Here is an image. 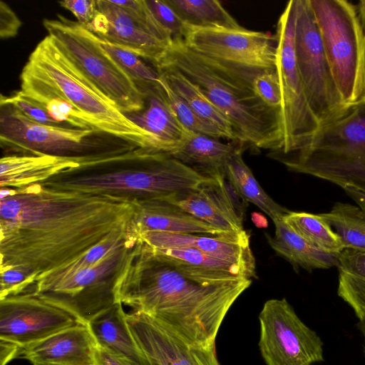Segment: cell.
<instances>
[{
    "instance_id": "1",
    "label": "cell",
    "mask_w": 365,
    "mask_h": 365,
    "mask_svg": "<svg viewBox=\"0 0 365 365\" xmlns=\"http://www.w3.org/2000/svg\"><path fill=\"white\" fill-rule=\"evenodd\" d=\"M134 206L111 197L34 184L0 190V270L38 278L133 224Z\"/></svg>"
},
{
    "instance_id": "2",
    "label": "cell",
    "mask_w": 365,
    "mask_h": 365,
    "mask_svg": "<svg viewBox=\"0 0 365 365\" xmlns=\"http://www.w3.org/2000/svg\"><path fill=\"white\" fill-rule=\"evenodd\" d=\"M252 279L170 259L141 240L120 278L118 301L194 346L210 348L228 310Z\"/></svg>"
},
{
    "instance_id": "3",
    "label": "cell",
    "mask_w": 365,
    "mask_h": 365,
    "mask_svg": "<svg viewBox=\"0 0 365 365\" xmlns=\"http://www.w3.org/2000/svg\"><path fill=\"white\" fill-rule=\"evenodd\" d=\"M209 178L167 153L136 148L63 170L38 184L133 204L163 200L173 193L196 188Z\"/></svg>"
},
{
    "instance_id": "4",
    "label": "cell",
    "mask_w": 365,
    "mask_h": 365,
    "mask_svg": "<svg viewBox=\"0 0 365 365\" xmlns=\"http://www.w3.org/2000/svg\"><path fill=\"white\" fill-rule=\"evenodd\" d=\"M154 67L176 69L196 84L230 120L239 143L275 152L282 145L281 112L265 105L255 94L257 75L238 71L190 50L175 38Z\"/></svg>"
},
{
    "instance_id": "5",
    "label": "cell",
    "mask_w": 365,
    "mask_h": 365,
    "mask_svg": "<svg viewBox=\"0 0 365 365\" xmlns=\"http://www.w3.org/2000/svg\"><path fill=\"white\" fill-rule=\"evenodd\" d=\"M140 240L133 223L85 254L39 277L29 292L69 312L86 324L118 302L120 278Z\"/></svg>"
},
{
    "instance_id": "6",
    "label": "cell",
    "mask_w": 365,
    "mask_h": 365,
    "mask_svg": "<svg viewBox=\"0 0 365 365\" xmlns=\"http://www.w3.org/2000/svg\"><path fill=\"white\" fill-rule=\"evenodd\" d=\"M273 159L292 172L365 192V98L320 125L305 145Z\"/></svg>"
},
{
    "instance_id": "7",
    "label": "cell",
    "mask_w": 365,
    "mask_h": 365,
    "mask_svg": "<svg viewBox=\"0 0 365 365\" xmlns=\"http://www.w3.org/2000/svg\"><path fill=\"white\" fill-rule=\"evenodd\" d=\"M51 86L93 128L140 148L153 150L150 136L122 113L65 55L44 37L23 68Z\"/></svg>"
},
{
    "instance_id": "8",
    "label": "cell",
    "mask_w": 365,
    "mask_h": 365,
    "mask_svg": "<svg viewBox=\"0 0 365 365\" xmlns=\"http://www.w3.org/2000/svg\"><path fill=\"white\" fill-rule=\"evenodd\" d=\"M0 142L2 148L21 155H53L76 160L81 165L136 148L96 129L31 121L9 105H0Z\"/></svg>"
},
{
    "instance_id": "9",
    "label": "cell",
    "mask_w": 365,
    "mask_h": 365,
    "mask_svg": "<svg viewBox=\"0 0 365 365\" xmlns=\"http://www.w3.org/2000/svg\"><path fill=\"white\" fill-rule=\"evenodd\" d=\"M334 83L346 105L365 98V34L356 6L309 0Z\"/></svg>"
},
{
    "instance_id": "10",
    "label": "cell",
    "mask_w": 365,
    "mask_h": 365,
    "mask_svg": "<svg viewBox=\"0 0 365 365\" xmlns=\"http://www.w3.org/2000/svg\"><path fill=\"white\" fill-rule=\"evenodd\" d=\"M43 26L65 55L122 113L144 108L145 96L96 34L60 14L56 19H43Z\"/></svg>"
},
{
    "instance_id": "11",
    "label": "cell",
    "mask_w": 365,
    "mask_h": 365,
    "mask_svg": "<svg viewBox=\"0 0 365 365\" xmlns=\"http://www.w3.org/2000/svg\"><path fill=\"white\" fill-rule=\"evenodd\" d=\"M295 16V0H290L279 18L275 34L276 71L282 95V145L280 150L269 152V156L272 158L299 150L309 141L319 127L308 102L297 66Z\"/></svg>"
},
{
    "instance_id": "12",
    "label": "cell",
    "mask_w": 365,
    "mask_h": 365,
    "mask_svg": "<svg viewBox=\"0 0 365 365\" xmlns=\"http://www.w3.org/2000/svg\"><path fill=\"white\" fill-rule=\"evenodd\" d=\"M294 53L311 109L319 125L346 105L334 83L309 0H295Z\"/></svg>"
},
{
    "instance_id": "13",
    "label": "cell",
    "mask_w": 365,
    "mask_h": 365,
    "mask_svg": "<svg viewBox=\"0 0 365 365\" xmlns=\"http://www.w3.org/2000/svg\"><path fill=\"white\" fill-rule=\"evenodd\" d=\"M182 40L197 54L238 71L258 75L276 70L275 34L243 27L205 28L186 24Z\"/></svg>"
},
{
    "instance_id": "14",
    "label": "cell",
    "mask_w": 365,
    "mask_h": 365,
    "mask_svg": "<svg viewBox=\"0 0 365 365\" xmlns=\"http://www.w3.org/2000/svg\"><path fill=\"white\" fill-rule=\"evenodd\" d=\"M259 321V349L266 365H314L324 361L320 336L285 298L266 301Z\"/></svg>"
},
{
    "instance_id": "15",
    "label": "cell",
    "mask_w": 365,
    "mask_h": 365,
    "mask_svg": "<svg viewBox=\"0 0 365 365\" xmlns=\"http://www.w3.org/2000/svg\"><path fill=\"white\" fill-rule=\"evenodd\" d=\"M80 324L73 314L31 292L0 299V339L21 348Z\"/></svg>"
},
{
    "instance_id": "16",
    "label": "cell",
    "mask_w": 365,
    "mask_h": 365,
    "mask_svg": "<svg viewBox=\"0 0 365 365\" xmlns=\"http://www.w3.org/2000/svg\"><path fill=\"white\" fill-rule=\"evenodd\" d=\"M129 328L148 365H220L215 346L188 344L153 318L133 312L127 314Z\"/></svg>"
},
{
    "instance_id": "17",
    "label": "cell",
    "mask_w": 365,
    "mask_h": 365,
    "mask_svg": "<svg viewBox=\"0 0 365 365\" xmlns=\"http://www.w3.org/2000/svg\"><path fill=\"white\" fill-rule=\"evenodd\" d=\"M98 13L87 26L100 38L129 51L154 65L168 47L142 28L113 0H97Z\"/></svg>"
},
{
    "instance_id": "18",
    "label": "cell",
    "mask_w": 365,
    "mask_h": 365,
    "mask_svg": "<svg viewBox=\"0 0 365 365\" xmlns=\"http://www.w3.org/2000/svg\"><path fill=\"white\" fill-rule=\"evenodd\" d=\"M140 239L155 249L191 248L245 268L252 278L257 277L255 259L245 235H213L202 233L145 232Z\"/></svg>"
},
{
    "instance_id": "19",
    "label": "cell",
    "mask_w": 365,
    "mask_h": 365,
    "mask_svg": "<svg viewBox=\"0 0 365 365\" xmlns=\"http://www.w3.org/2000/svg\"><path fill=\"white\" fill-rule=\"evenodd\" d=\"M96 341L87 324L63 329L21 349L33 365H95Z\"/></svg>"
},
{
    "instance_id": "20",
    "label": "cell",
    "mask_w": 365,
    "mask_h": 365,
    "mask_svg": "<svg viewBox=\"0 0 365 365\" xmlns=\"http://www.w3.org/2000/svg\"><path fill=\"white\" fill-rule=\"evenodd\" d=\"M196 188L170 195L163 200L177 205L195 217L225 232L244 235L243 221L236 215L213 177Z\"/></svg>"
},
{
    "instance_id": "21",
    "label": "cell",
    "mask_w": 365,
    "mask_h": 365,
    "mask_svg": "<svg viewBox=\"0 0 365 365\" xmlns=\"http://www.w3.org/2000/svg\"><path fill=\"white\" fill-rule=\"evenodd\" d=\"M125 115L150 136L154 150L170 155L182 145L189 131L174 115L161 86L145 96L143 110Z\"/></svg>"
},
{
    "instance_id": "22",
    "label": "cell",
    "mask_w": 365,
    "mask_h": 365,
    "mask_svg": "<svg viewBox=\"0 0 365 365\" xmlns=\"http://www.w3.org/2000/svg\"><path fill=\"white\" fill-rule=\"evenodd\" d=\"M133 205V227L138 235L145 232L234 235L216 228L165 200H150Z\"/></svg>"
},
{
    "instance_id": "23",
    "label": "cell",
    "mask_w": 365,
    "mask_h": 365,
    "mask_svg": "<svg viewBox=\"0 0 365 365\" xmlns=\"http://www.w3.org/2000/svg\"><path fill=\"white\" fill-rule=\"evenodd\" d=\"M97 346L121 357L132 365H148L127 322L123 304L118 302L87 324Z\"/></svg>"
},
{
    "instance_id": "24",
    "label": "cell",
    "mask_w": 365,
    "mask_h": 365,
    "mask_svg": "<svg viewBox=\"0 0 365 365\" xmlns=\"http://www.w3.org/2000/svg\"><path fill=\"white\" fill-rule=\"evenodd\" d=\"M73 159L48 155L11 154L0 160V187L22 188L80 166Z\"/></svg>"
},
{
    "instance_id": "25",
    "label": "cell",
    "mask_w": 365,
    "mask_h": 365,
    "mask_svg": "<svg viewBox=\"0 0 365 365\" xmlns=\"http://www.w3.org/2000/svg\"><path fill=\"white\" fill-rule=\"evenodd\" d=\"M273 237L265 234L275 252L289 261L296 270L302 267L309 272L316 269L337 267L338 255L320 251L297 234L283 220L274 221Z\"/></svg>"
},
{
    "instance_id": "26",
    "label": "cell",
    "mask_w": 365,
    "mask_h": 365,
    "mask_svg": "<svg viewBox=\"0 0 365 365\" xmlns=\"http://www.w3.org/2000/svg\"><path fill=\"white\" fill-rule=\"evenodd\" d=\"M244 146L188 131L182 145L171 156L207 176L224 170L227 160Z\"/></svg>"
},
{
    "instance_id": "27",
    "label": "cell",
    "mask_w": 365,
    "mask_h": 365,
    "mask_svg": "<svg viewBox=\"0 0 365 365\" xmlns=\"http://www.w3.org/2000/svg\"><path fill=\"white\" fill-rule=\"evenodd\" d=\"M155 68L197 115L222 130L227 140L239 143L237 133L230 120L196 84L175 68L167 66Z\"/></svg>"
},
{
    "instance_id": "28",
    "label": "cell",
    "mask_w": 365,
    "mask_h": 365,
    "mask_svg": "<svg viewBox=\"0 0 365 365\" xmlns=\"http://www.w3.org/2000/svg\"><path fill=\"white\" fill-rule=\"evenodd\" d=\"M20 80L21 93L41 105L59 123L76 128L94 129L79 111L38 77L23 68Z\"/></svg>"
},
{
    "instance_id": "29",
    "label": "cell",
    "mask_w": 365,
    "mask_h": 365,
    "mask_svg": "<svg viewBox=\"0 0 365 365\" xmlns=\"http://www.w3.org/2000/svg\"><path fill=\"white\" fill-rule=\"evenodd\" d=\"M242 149L233 154L227 161L224 172L242 198L258 207L272 221L283 217L290 210L276 202L262 189L242 157Z\"/></svg>"
},
{
    "instance_id": "30",
    "label": "cell",
    "mask_w": 365,
    "mask_h": 365,
    "mask_svg": "<svg viewBox=\"0 0 365 365\" xmlns=\"http://www.w3.org/2000/svg\"><path fill=\"white\" fill-rule=\"evenodd\" d=\"M337 294L354 311L359 321L365 319V252L345 249L338 255Z\"/></svg>"
},
{
    "instance_id": "31",
    "label": "cell",
    "mask_w": 365,
    "mask_h": 365,
    "mask_svg": "<svg viewBox=\"0 0 365 365\" xmlns=\"http://www.w3.org/2000/svg\"><path fill=\"white\" fill-rule=\"evenodd\" d=\"M283 220L297 234L320 251L338 255L345 250L338 235L319 214L290 211Z\"/></svg>"
},
{
    "instance_id": "32",
    "label": "cell",
    "mask_w": 365,
    "mask_h": 365,
    "mask_svg": "<svg viewBox=\"0 0 365 365\" xmlns=\"http://www.w3.org/2000/svg\"><path fill=\"white\" fill-rule=\"evenodd\" d=\"M187 25L197 27H242L216 0H166Z\"/></svg>"
},
{
    "instance_id": "33",
    "label": "cell",
    "mask_w": 365,
    "mask_h": 365,
    "mask_svg": "<svg viewBox=\"0 0 365 365\" xmlns=\"http://www.w3.org/2000/svg\"><path fill=\"white\" fill-rule=\"evenodd\" d=\"M341 239L344 248L365 252V212L358 206L336 202L319 214Z\"/></svg>"
},
{
    "instance_id": "34",
    "label": "cell",
    "mask_w": 365,
    "mask_h": 365,
    "mask_svg": "<svg viewBox=\"0 0 365 365\" xmlns=\"http://www.w3.org/2000/svg\"><path fill=\"white\" fill-rule=\"evenodd\" d=\"M99 41L144 96L160 86L158 71L145 63L142 58L104 39L99 38Z\"/></svg>"
},
{
    "instance_id": "35",
    "label": "cell",
    "mask_w": 365,
    "mask_h": 365,
    "mask_svg": "<svg viewBox=\"0 0 365 365\" xmlns=\"http://www.w3.org/2000/svg\"><path fill=\"white\" fill-rule=\"evenodd\" d=\"M160 84L165 99L174 115L187 130L217 139H226L224 133L214 125L201 118L168 83L160 74Z\"/></svg>"
},
{
    "instance_id": "36",
    "label": "cell",
    "mask_w": 365,
    "mask_h": 365,
    "mask_svg": "<svg viewBox=\"0 0 365 365\" xmlns=\"http://www.w3.org/2000/svg\"><path fill=\"white\" fill-rule=\"evenodd\" d=\"M153 249L170 259L192 267L212 271L228 272L250 279L252 278L251 274L243 267L195 249Z\"/></svg>"
},
{
    "instance_id": "37",
    "label": "cell",
    "mask_w": 365,
    "mask_h": 365,
    "mask_svg": "<svg viewBox=\"0 0 365 365\" xmlns=\"http://www.w3.org/2000/svg\"><path fill=\"white\" fill-rule=\"evenodd\" d=\"M124 9L142 28L168 46L173 38L171 34L157 21L146 0L113 1Z\"/></svg>"
},
{
    "instance_id": "38",
    "label": "cell",
    "mask_w": 365,
    "mask_h": 365,
    "mask_svg": "<svg viewBox=\"0 0 365 365\" xmlns=\"http://www.w3.org/2000/svg\"><path fill=\"white\" fill-rule=\"evenodd\" d=\"M0 105L11 106L30 120L38 123L54 126L64 125L52 118L41 105L24 95L21 91L10 96L1 95Z\"/></svg>"
},
{
    "instance_id": "39",
    "label": "cell",
    "mask_w": 365,
    "mask_h": 365,
    "mask_svg": "<svg viewBox=\"0 0 365 365\" xmlns=\"http://www.w3.org/2000/svg\"><path fill=\"white\" fill-rule=\"evenodd\" d=\"M257 96L268 107L281 112L282 95L276 70L258 74L252 81Z\"/></svg>"
},
{
    "instance_id": "40",
    "label": "cell",
    "mask_w": 365,
    "mask_h": 365,
    "mask_svg": "<svg viewBox=\"0 0 365 365\" xmlns=\"http://www.w3.org/2000/svg\"><path fill=\"white\" fill-rule=\"evenodd\" d=\"M146 2L157 21L173 38H182L186 24L166 0H146Z\"/></svg>"
},
{
    "instance_id": "41",
    "label": "cell",
    "mask_w": 365,
    "mask_h": 365,
    "mask_svg": "<svg viewBox=\"0 0 365 365\" xmlns=\"http://www.w3.org/2000/svg\"><path fill=\"white\" fill-rule=\"evenodd\" d=\"M58 3L72 13L76 21L83 26L91 24L98 13L97 0H64Z\"/></svg>"
},
{
    "instance_id": "42",
    "label": "cell",
    "mask_w": 365,
    "mask_h": 365,
    "mask_svg": "<svg viewBox=\"0 0 365 365\" xmlns=\"http://www.w3.org/2000/svg\"><path fill=\"white\" fill-rule=\"evenodd\" d=\"M22 23L16 13L3 1H0V36L9 38L18 34Z\"/></svg>"
},
{
    "instance_id": "43",
    "label": "cell",
    "mask_w": 365,
    "mask_h": 365,
    "mask_svg": "<svg viewBox=\"0 0 365 365\" xmlns=\"http://www.w3.org/2000/svg\"><path fill=\"white\" fill-rule=\"evenodd\" d=\"M95 365H132L125 359L114 355L97 346L95 354Z\"/></svg>"
},
{
    "instance_id": "44",
    "label": "cell",
    "mask_w": 365,
    "mask_h": 365,
    "mask_svg": "<svg viewBox=\"0 0 365 365\" xmlns=\"http://www.w3.org/2000/svg\"><path fill=\"white\" fill-rule=\"evenodd\" d=\"M21 349L14 343L0 339V364L6 365L12 359L19 357Z\"/></svg>"
},
{
    "instance_id": "45",
    "label": "cell",
    "mask_w": 365,
    "mask_h": 365,
    "mask_svg": "<svg viewBox=\"0 0 365 365\" xmlns=\"http://www.w3.org/2000/svg\"><path fill=\"white\" fill-rule=\"evenodd\" d=\"M345 192L365 212V192L354 187L347 186L342 188Z\"/></svg>"
},
{
    "instance_id": "46",
    "label": "cell",
    "mask_w": 365,
    "mask_h": 365,
    "mask_svg": "<svg viewBox=\"0 0 365 365\" xmlns=\"http://www.w3.org/2000/svg\"><path fill=\"white\" fill-rule=\"evenodd\" d=\"M252 220L257 227H267L268 225L266 217L263 215L258 212L252 213Z\"/></svg>"
},
{
    "instance_id": "47",
    "label": "cell",
    "mask_w": 365,
    "mask_h": 365,
    "mask_svg": "<svg viewBox=\"0 0 365 365\" xmlns=\"http://www.w3.org/2000/svg\"><path fill=\"white\" fill-rule=\"evenodd\" d=\"M359 18L365 34V0L359 1L356 6Z\"/></svg>"
}]
</instances>
